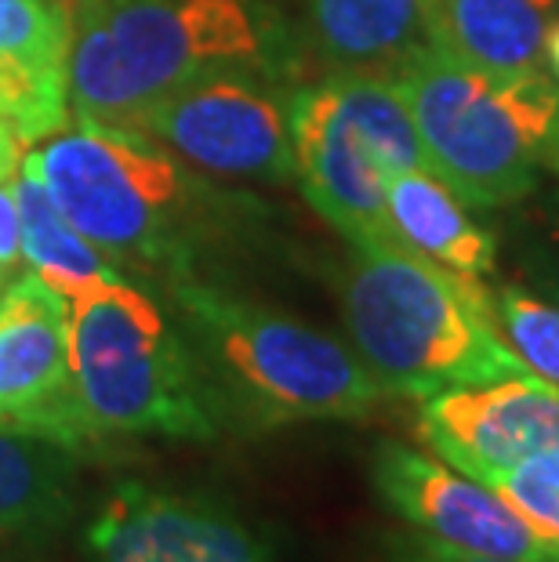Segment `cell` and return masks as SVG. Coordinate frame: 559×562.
Returning a JSON list of instances; mask_svg holds the SVG:
<instances>
[{
	"label": "cell",
	"instance_id": "5b68a950",
	"mask_svg": "<svg viewBox=\"0 0 559 562\" xmlns=\"http://www.w3.org/2000/svg\"><path fill=\"white\" fill-rule=\"evenodd\" d=\"M392 80L433 175L466 207H508L538 186L559 131V88L545 69L491 74L425 44Z\"/></svg>",
	"mask_w": 559,
	"mask_h": 562
},
{
	"label": "cell",
	"instance_id": "f546056e",
	"mask_svg": "<svg viewBox=\"0 0 559 562\" xmlns=\"http://www.w3.org/2000/svg\"><path fill=\"white\" fill-rule=\"evenodd\" d=\"M0 428H4V425H0Z\"/></svg>",
	"mask_w": 559,
	"mask_h": 562
},
{
	"label": "cell",
	"instance_id": "277c9868",
	"mask_svg": "<svg viewBox=\"0 0 559 562\" xmlns=\"http://www.w3.org/2000/svg\"><path fill=\"white\" fill-rule=\"evenodd\" d=\"M171 294L219 414L230 406L255 428L364 422L385 400L353 345L335 334L193 277H178Z\"/></svg>",
	"mask_w": 559,
	"mask_h": 562
},
{
	"label": "cell",
	"instance_id": "52a82bcc",
	"mask_svg": "<svg viewBox=\"0 0 559 562\" xmlns=\"http://www.w3.org/2000/svg\"><path fill=\"white\" fill-rule=\"evenodd\" d=\"M193 171L291 186L294 146L288 94L272 77L225 69L171 91L135 124Z\"/></svg>",
	"mask_w": 559,
	"mask_h": 562
},
{
	"label": "cell",
	"instance_id": "7402d4cb",
	"mask_svg": "<svg viewBox=\"0 0 559 562\" xmlns=\"http://www.w3.org/2000/svg\"><path fill=\"white\" fill-rule=\"evenodd\" d=\"M0 113L8 116L22 142H44L66 127L69 116V83L33 74L26 66H15L0 58Z\"/></svg>",
	"mask_w": 559,
	"mask_h": 562
},
{
	"label": "cell",
	"instance_id": "3957f363",
	"mask_svg": "<svg viewBox=\"0 0 559 562\" xmlns=\"http://www.w3.org/2000/svg\"><path fill=\"white\" fill-rule=\"evenodd\" d=\"M22 160L63 218L121 272L146 266L189 277L197 244L233 200L149 135L91 116H74Z\"/></svg>",
	"mask_w": 559,
	"mask_h": 562
},
{
	"label": "cell",
	"instance_id": "4fadbf2b",
	"mask_svg": "<svg viewBox=\"0 0 559 562\" xmlns=\"http://www.w3.org/2000/svg\"><path fill=\"white\" fill-rule=\"evenodd\" d=\"M556 4L559 0H425L429 44L491 74H538Z\"/></svg>",
	"mask_w": 559,
	"mask_h": 562
},
{
	"label": "cell",
	"instance_id": "83f0119b",
	"mask_svg": "<svg viewBox=\"0 0 559 562\" xmlns=\"http://www.w3.org/2000/svg\"><path fill=\"white\" fill-rule=\"evenodd\" d=\"M556 167H559V131H556V142H552V157H549Z\"/></svg>",
	"mask_w": 559,
	"mask_h": 562
},
{
	"label": "cell",
	"instance_id": "7c38bea8",
	"mask_svg": "<svg viewBox=\"0 0 559 562\" xmlns=\"http://www.w3.org/2000/svg\"><path fill=\"white\" fill-rule=\"evenodd\" d=\"M294 182L349 244L396 240L389 222V175L345 113L331 80L288 94Z\"/></svg>",
	"mask_w": 559,
	"mask_h": 562
},
{
	"label": "cell",
	"instance_id": "6da1fadb",
	"mask_svg": "<svg viewBox=\"0 0 559 562\" xmlns=\"http://www.w3.org/2000/svg\"><path fill=\"white\" fill-rule=\"evenodd\" d=\"M291 37L266 0H88L69 55V113L135 127L200 77H280Z\"/></svg>",
	"mask_w": 559,
	"mask_h": 562
},
{
	"label": "cell",
	"instance_id": "e0dca14e",
	"mask_svg": "<svg viewBox=\"0 0 559 562\" xmlns=\"http://www.w3.org/2000/svg\"><path fill=\"white\" fill-rule=\"evenodd\" d=\"M15 200H19V233H22V269L41 277L66 302H77L91 286L124 277L110 258H102L74 225L63 218L47 196L37 171L22 160L15 171Z\"/></svg>",
	"mask_w": 559,
	"mask_h": 562
},
{
	"label": "cell",
	"instance_id": "8992f818",
	"mask_svg": "<svg viewBox=\"0 0 559 562\" xmlns=\"http://www.w3.org/2000/svg\"><path fill=\"white\" fill-rule=\"evenodd\" d=\"M69 345L77 403L94 439H211L219 432V403L186 334L124 277L69 302Z\"/></svg>",
	"mask_w": 559,
	"mask_h": 562
},
{
	"label": "cell",
	"instance_id": "d6986e66",
	"mask_svg": "<svg viewBox=\"0 0 559 562\" xmlns=\"http://www.w3.org/2000/svg\"><path fill=\"white\" fill-rule=\"evenodd\" d=\"M74 22L58 0H0V58L69 83Z\"/></svg>",
	"mask_w": 559,
	"mask_h": 562
},
{
	"label": "cell",
	"instance_id": "5bb4252c",
	"mask_svg": "<svg viewBox=\"0 0 559 562\" xmlns=\"http://www.w3.org/2000/svg\"><path fill=\"white\" fill-rule=\"evenodd\" d=\"M309 33L335 69L392 77L429 44L425 0H302Z\"/></svg>",
	"mask_w": 559,
	"mask_h": 562
},
{
	"label": "cell",
	"instance_id": "7a4b0ae2",
	"mask_svg": "<svg viewBox=\"0 0 559 562\" xmlns=\"http://www.w3.org/2000/svg\"><path fill=\"white\" fill-rule=\"evenodd\" d=\"M338 297L353 352L385 396L534 374L494 316L491 286L414 255L396 240L349 244Z\"/></svg>",
	"mask_w": 559,
	"mask_h": 562
},
{
	"label": "cell",
	"instance_id": "2e32d148",
	"mask_svg": "<svg viewBox=\"0 0 559 562\" xmlns=\"http://www.w3.org/2000/svg\"><path fill=\"white\" fill-rule=\"evenodd\" d=\"M77 450L0 428V541L55 530L74 512Z\"/></svg>",
	"mask_w": 559,
	"mask_h": 562
},
{
	"label": "cell",
	"instance_id": "ac0fdd59",
	"mask_svg": "<svg viewBox=\"0 0 559 562\" xmlns=\"http://www.w3.org/2000/svg\"><path fill=\"white\" fill-rule=\"evenodd\" d=\"M327 80L342 99L349 121L364 135L367 146H371L378 164L385 167V175L433 171L396 80L385 74H356V69H338Z\"/></svg>",
	"mask_w": 559,
	"mask_h": 562
},
{
	"label": "cell",
	"instance_id": "ffe728a7",
	"mask_svg": "<svg viewBox=\"0 0 559 562\" xmlns=\"http://www.w3.org/2000/svg\"><path fill=\"white\" fill-rule=\"evenodd\" d=\"M494 316L519 360L538 378L559 385V305L523 286H502L494 294Z\"/></svg>",
	"mask_w": 559,
	"mask_h": 562
},
{
	"label": "cell",
	"instance_id": "30bf717a",
	"mask_svg": "<svg viewBox=\"0 0 559 562\" xmlns=\"http://www.w3.org/2000/svg\"><path fill=\"white\" fill-rule=\"evenodd\" d=\"M91 562H280L230 505L121 483L88 526Z\"/></svg>",
	"mask_w": 559,
	"mask_h": 562
},
{
	"label": "cell",
	"instance_id": "484cf974",
	"mask_svg": "<svg viewBox=\"0 0 559 562\" xmlns=\"http://www.w3.org/2000/svg\"><path fill=\"white\" fill-rule=\"evenodd\" d=\"M545 74H549L559 88V19H552L549 37H545Z\"/></svg>",
	"mask_w": 559,
	"mask_h": 562
},
{
	"label": "cell",
	"instance_id": "f1b7e54d",
	"mask_svg": "<svg viewBox=\"0 0 559 562\" xmlns=\"http://www.w3.org/2000/svg\"><path fill=\"white\" fill-rule=\"evenodd\" d=\"M4 283H8V277H0V291H4Z\"/></svg>",
	"mask_w": 559,
	"mask_h": 562
},
{
	"label": "cell",
	"instance_id": "d4e9b609",
	"mask_svg": "<svg viewBox=\"0 0 559 562\" xmlns=\"http://www.w3.org/2000/svg\"><path fill=\"white\" fill-rule=\"evenodd\" d=\"M22 146H26V142H22L15 124H11L4 113H0V178H11V175L19 171L22 157H26Z\"/></svg>",
	"mask_w": 559,
	"mask_h": 562
},
{
	"label": "cell",
	"instance_id": "8fae6325",
	"mask_svg": "<svg viewBox=\"0 0 559 562\" xmlns=\"http://www.w3.org/2000/svg\"><path fill=\"white\" fill-rule=\"evenodd\" d=\"M418 436L472 480L559 447V385L508 374L418 400Z\"/></svg>",
	"mask_w": 559,
	"mask_h": 562
},
{
	"label": "cell",
	"instance_id": "cb8c5ba5",
	"mask_svg": "<svg viewBox=\"0 0 559 562\" xmlns=\"http://www.w3.org/2000/svg\"><path fill=\"white\" fill-rule=\"evenodd\" d=\"M22 272V233H19V200L15 175L0 178V277Z\"/></svg>",
	"mask_w": 559,
	"mask_h": 562
},
{
	"label": "cell",
	"instance_id": "44dd1931",
	"mask_svg": "<svg viewBox=\"0 0 559 562\" xmlns=\"http://www.w3.org/2000/svg\"><path fill=\"white\" fill-rule=\"evenodd\" d=\"M480 483L502 494L527 519L530 530L545 544H552L559 555V447L530 453L508 469L487 472Z\"/></svg>",
	"mask_w": 559,
	"mask_h": 562
},
{
	"label": "cell",
	"instance_id": "603a6c76",
	"mask_svg": "<svg viewBox=\"0 0 559 562\" xmlns=\"http://www.w3.org/2000/svg\"><path fill=\"white\" fill-rule=\"evenodd\" d=\"M382 562H530V559H494V555H469L458 552V548H447L429 537L403 530V533H389L385 548H382Z\"/></svg>",
	"mask_w": 559,
	"mask_h": 562
},
{
	"label": "cell",
	"instance_id": "9c48e42d",
	"mask_svg": "<svg viewBox=\"0 0 559 562\" xmlns=\"http://www.w3.org/2000/svg\"><path fill=\"white\" fill-rule=\"evenodd\" d=\"M0 425L74 450L94 439L74 385L69 302L30 269L0 291Z\"/></svg>",
	"mask_w": 559,
	"mask_h": 562
},
{
	"label": "cell",
	"instance_id": "9a60e30c",
	"mask_svg": "<svg viewBox=\"0 0 559 562\" xmlns=\"http://www.w3.org/2000/svg\"><path fill=\"white\" fill-rule=\"evenodd\" d=\"M389 222L396 244L414 255L487 280L497 266L494 236L472 218L469 207L433 171H396L385 186Z\"/></svg>",
	"mask_w": 559,
	"mask_h": 562
},
{
	"label": "cell",
	"instance_id": "4316f807",
	"mask_svg": "<svg viewBox=\"0 0 559 562\" xmlns=\"http://www.w3.org/2000/svg\"><path fill=\"white\" fill-rule=\"evenodd\" d=\"M545 294H549L552 305H559V269H552L549 277H545Z\"/></svg>",
	"mask_w": 559,
	"mask_h": 562
},
{
	"label": "cell",
	"instance_id": "ba28073f",
	"mask_svg": "<svg viewBox=\"0 0 559 562\" xmlns=\"http://www.w3.org/2000/svg\"><path fill=\"white\" fill-rule=\"evenodd\" d=\"M378 501L407 530L469 555L559 562L556 548L491 486L407 442H382L371 458Z\"/></svg>",
	"mask_w": 559,
	"mask_h": 562
}]
</instances>
